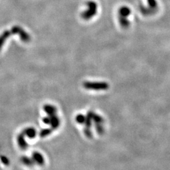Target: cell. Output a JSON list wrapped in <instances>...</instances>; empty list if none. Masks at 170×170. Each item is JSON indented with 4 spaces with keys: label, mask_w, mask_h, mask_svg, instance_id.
Here are the masks:
<instances>
[{
    "label": "cell",
    "mask_w": 170,
    "mask_h": 170,
    "mask_svg": "<svg viewBox=\"0 0 170 170\" xmlns=\"http://www.w3.org/2000/svg\"><path fill=\"white\" fill-rule=\"evenodd\" d=\"M131 15V10L127 6H121L118 10V20L120 25L123 28H127L131 25L129 17Z\"/></svg>",
    "instance_id": "cell-1"
},
{
    "label": "cell",
    "mask_w": 170,
    "mask_h": 170,
    "mask_svg": "<svg viewBox=\"0 0 170 170\" xmlns=\"http://www.w3.org/2000/svg\"><path fill=\"white\" fill-rule=\"evenodd\" d=\"M86 10L81 13V17L84 20H90L98 13V6L96 2L90 0L86 3Z\"/></svg>",
    "instance_id": "cell-2"
},
{
    "label": "cell",
    "mask_w": 170,
    "mask_h": 170,
    "mask_svg": "<svg viewBox=\"0 0 170 170\" xmlns=\"http://www.w3.org/2000/svg\"><path fill=\"white\" fill-rule=\"evenodd\" d=\"M83 86L89 90L106 91L110 88V84L106 81H85Z\"/></svg>",
    "instance_id": "cell-3"
},
{
    "label": "cell",
    "mask_w": 170,
    "mask_h": 170,
    "mask_svg": "<svg viewBox=\"0 0 170 170\" xmlns=\"http://www.w3.org/2000/svg\"><path fill=\"white\" fill-rule=\"evenodd\" d=\"M92 121L95 124L96 132L99 134H103L105 132V120L102 116L94 112L90 111Z\"/></svg>",
    "instance_id": "cell-4"
},
{
    "label": "cell",
    "mask_w": 170,
    "mask_h": 170,
    "mask_svg": "<svg viewBox=\"0 0 170 170\" xmlns=\"http://www.w3.org/2000/svg\"><path fill=\"white\" fill-rule=\"evenodd\" d=\"M146 1L147 6L140 7V10L143 15H152L157 11L158 4L156 0H146Z\"/></svg>",
    "instance_id": "cell-5"
},
{
    "label": "cell",
    "mask_w": 170,
    "mask_h": 170,
    "mask_svg": "<svg viewBox=\"0 0 170 170\" xmlns=\"http://www.w3.org/2000/svg\"><path fill=\"white\" fill-rule=\"evenodd\" d=\"M11 32V34H13L18 35L20 39H21L22 41H23V42L27 43L30 41L31 37L30 35L20 26H14L13 27H12Z\"/></svg>",
    "instance_id": "cell-6"
},
{
    "label": "cell",
    "mask_w": 170,
    "mask_h": 170,
    "mask_svg": "<svg viewBox=\"0 0 170 170\" xmlns=\"http://www.w3.org/2000/svg\"><path fill=\"white\" fill-rule=\"evenodd\" d=\"M32 159L35 163H37L40 166H43L45 163V159L41 153L35 151L32 153Z\"/></svg>",
    "instance_id": "cell-7"
},
{
    "label": "cell",
    "mask_w": 170,
    "mask_h": 170,
    "mask_svg": "<svg viewBox=\"0 0 170 170\" xmlns=\"http://www.w3.org/2000/svg\"><path fill=\"white\" fill-rule=\"evenodd\" d=\"M25 135H24L22 132L18 135L17 139L19 147L20 149H22V150H26L28 146L27 141L25 140Z\"/></svg>",
    "instance_id": "cell-8"
},
{
    "label": "cell",
    "mask_w": 170,
    "mask_h": 170,
    "mask_svg": "<svg viewBox=\"0 0 170 170\" xmlns=\"http://www.w3.org/2000/svg\"><path fill=\"white\" fill-rule=\"evenodd\" d=\"M50 124L51 128L54 130V129H58L60 125V119L58 116H57L55 114L50 115Z\"/></svg>",
    "instance_id": "cell-9"
},
{
    "label": "cell",
    "mask_w": 170,
    "mask_h": 170,
    "mask_svg": "<svg viewBox=\"0 0 170 170\" xmlns=\"http://www.w3.org/2000/svg\"><path fill=\"white\" fill-rule=\"evenodd\" d=\"M25 136L28 137L30 139L35 138V136H37V131L34 127H27L24 129L22 132Z\"/></svg>",
    "instance_id": "cell-10"
},
{
    "label": "cell",
    "mask_w": 170,
    "mask_h": 170,
    "mask_svg": "<svg viewBox=\"0 0 170 170\" xmlns=\"http://www.w3.org/2000/svg\"><path fill=\"white\" fill-rule=\"evenodd\" d=\"M43 108L44 112H45L48 116L55 114L57 112L56 107L54 106V105H52L50 104H46L44 106Z\"/></svg>",
    "instance_id": "cell-11"
},
{
    "label": "cell",
    "mask_w": 170,
    "mask_h": 170,
    "mask_svg": "<svg viewBox=\"0 0 170 170\" xmlns=\"http://www.w3.org/2000/svg\"><path fill=\"white\" fill-rule=\"evenodd\" d=\"M11 35V32L9 30H5L0 35V51H1L2 47L3 46L4 44L5 43L6 40L10 37V36Z\"/></svg>",
    "instance_id": "cell-12"
},
{
    "label": "cell",
    "mask_w": 170,
    "mask_h": 170,
    "mask_svg": "<svg viewBox=\"0 0 170 170\" xmlns=\"http://www.w3.org/2000/svg\"><path fill=\"white\" fill-rule=\"evenodd\" d=\"M21 161L22 163L29 167L33 166L35 163L32 158H30V157H28L27 156H22L21 157Z\"/></svg>",
    "instance_id": "cell-13"
},
{
    "label": "cell",
    "mask_w": 170,
    "mask_h": 170,
    "mask_svg": "<svg viewBox=\"0 0 170 170\" xmlns=\"http://www.w3.org/2000/svg\"><path fill=\"white\" fill-rule=\"evenodd\" d=\"M52 131H53V129H52V128L44 129L40 131V132L39 133V135L41 137H46L48 136H49L51 133L52 132Z\"/></svg>",
    "instance_id": "cell-14"
},
{
    "label": "cell",
    "mask_w": 170,
    "mask_h": 170,
    "mask_svg": "<svg viewBox=\"0 0 170 170\" xmlns=\"http://www.w3.org/2000/svg\"><path fill=\"white\" fill-rule=\"evenodd\" d=\"M85 118H86V116L81 114V113H79V114H78L76 117V122L79 124H84Z\"/></svg>",
    "instance_id": "cell-15"
},
{
    "label": "cell",
    "mask_w": 170,
    "mask_h": 170,
    "mask_svg": "<svg viewBox=\"0 0 170 170\" xmlns=\"http://www.w3.org/2000/svg\"><path fill=\"white\" fill-rule=\"evenodd\" d=\"M0 160H1V161L5 166H8L10 164V160L5 156H3V155L0 156Z\"/></svg>",
    "instance_id": "cell-16"
},
{
    "label": "cell",
    "mask_w": 170,
    "mask_h": 170,
    "mask_svg": "<svg viewBox=\"0 0 170 170\" xmlns=\"http://www.w3.org/2000/svg\"><path fill=\"white\" fill-rule=\"evenodd\" d=\"M42 121H43V122L45 124L49 125L50 124V117L47 116V117H44L43 119H42Z\"/></svg>",
    "instance_id": "cell-17"
}]
</instances>
